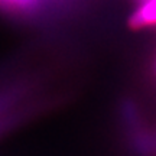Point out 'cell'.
Segmentation results:
<instances>
[{
	"label": "cell",
	"instance_id": "obj_1",
	"mask_svg": "<svg viewBox=\"0 0 156 156\" xmlns=\"http://www.w3.org/2000/svg\"><path fill=\"white\" fill-rule=\"evenodd\" d=\"M130 25L134 28H145V26L156 25V0L142 2L130 17Z\"/></svg>",
	"mask_w": 156,
	"mask_h": 156
}]
</instances>
